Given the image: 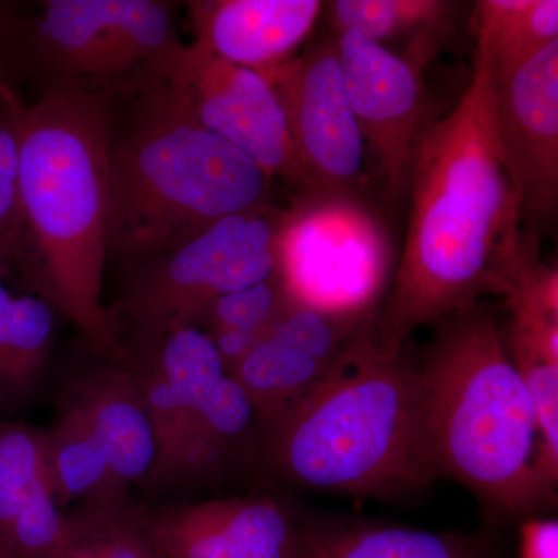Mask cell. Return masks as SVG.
I'll use <instances>...</instances> for the list:
<instances>
[{
  "label": "cell",
  "instance_id": "cell-21",
  "mask_svg": "<svg viewBox=\"0 0 558 558\" xmlns=\"http://www.w3.org/2000/svg\"><path fill=\"white\" fill-rule=\"evenodd\" d=\"M332 17L339 32H355L374 43L409 38L405 60L422 70L446 43L457 3L439 0H337Z\"/></svg>",
  "mask_w": 558,
  "mask_h": 558
},
{
  "label": "cell",
  "instance_id": "cell-20",
  "mask_svg": "<svg viewBox=\"0 0 558 558\" xmlns=\"http://www.w3.org/2000/svg\"><path fill=\"white\" fill-rule=\"evenodd\" d=\"M44 435L51 490L64 512L72 505L130 497L120 494L100 440L69 399Z\"/></svg>",
  "mask_w": 558,
  "mask_h": 558
},
{
  "label": "cell",
  "instance_id": "cell-6",
  "mask_svg": "<svg viewBox=\"0 0 558 558\" xmlns=\"http://www.w3.org/2000/svg\"><path fill=\"white\" fill-rule=\"evenodd\" d=\"M175 3L163 0H47L20 13L0 3V51L11 86L40 94L116 97L163 80L180 49Z\"/></svg>",
  "mask_w": 558,
  "mask_h": 558
},
{
  "label": "cell",
  "instance_id": "cell-13",
  "mask_svg": "<svg viewBox=\"0 0 558 558\" xmlns=\"http://www.w3.org/2000/svg\"><path fill=\"white\" fill-rule=\"evenodd\" d=\"M336 43L365 148L389 196H399L424 135V70L355 32H340Z\"/></svg>",
  "mask_w": 558,
  "mask_h": 558
},
{
  "label": "cell",
  "instance_id": "cell-32",
  "mask_svg": "<svg viewBox=\"0 0 558 558\" xmlns=\"http://www.w3.org/2000/svg\"><path fill=\"white\" fill-rule=\"evenodd\" d=\"M0 558H17L9 535L0 529Z\"/></svg>",
  "mask_w": 558,
  "mask_h": 558
},
{
  "label": "cell",
  "instance_id": "cell-1",
  "mask_svg": "<svg viewBox=\"0 0 558 558\" xmlns=\"http://www.w3.org/2000/svg\"><path fill=\"white\" fill-rule=\"evenodd\" d=\"M409 234L387 306L369 325L395 354L414 330L502 295V269L520 240V205L495 137L492 78L475 54L457 108L424 132L414 154Z\"/></svg>",
  "mask_w": 558,
  "mask_h": 558
},
{
  "label": "cell",
  "instance_id": "cell-17",
  "mask_svg": "<svg viewBox=\"0 0 558 558\" xmlns=\"http://www.w3.org/2000/svg\"><path fill=\"white\" fill-rule=\"evenodd\" d=\"M260 447L263 432L255 405L240 381L227 373L194 418L161 494L215 483Z\"/></svg>",
  "mask_w": 558,
  "mask_h": 558
},
{
  "label": "cell",
  "instance_id": "cell-9",
  "mask_svg": "<svg viewBox=\"0 0 558 558\" xmlns=\"http://www.w3.org/2000/svg\"><path fill=\"white\" fill-rule=\"evenodd\" d=\"M165 81L204 130L241 150L271 179L311 193L284 112L263 73L222 60L194 40L175 51Z\"/></svg>",
  "mask_w": 558,
  "mask_h": 558
},
{
  "label": "cell",
  "instance_id": "cell-7",
  "mask_svg": "<svg viewBox=\"0 0 558 558\" xmlns=\"http://www.w3.org/2000/svg\"><path fill=\"white\" fill-rule=\"evenodd\" d=\"M284 215L271 204L245 209L120 267L109 310L123 337L196 326L213 301L275 277Z\"/></svg>",
  "mask_w": 558,
  "mask_h": 558
},
{
  "label": "cell",
  "instance_id": "cell-2",
  "mask_svg": "<svg viewBox=\"0 0 558 558\" xmlns=\"http://www.w3.org/2000/svg\"><path fill=\"white\" fill-rule=\"evenodd\" d=\"M9 108L20 138L22 244L17 271L100 357L123 333L102 299L108 267V106L53 90Z\"/></svg>",
  "mask_w": 558,
  "mask_h": 558
},
{
  "label": "cell",
  "instance_id": "cell-25",
  "mask_svg": "<svg viewBox=\"0 0 558 558\" xmlns=\"http://www.w3.org/2000/svg\"><path fill=\"white\" fill-rule=\"evenodd\" d=\"M51 488L44 429L24 422L0 424V529L11 524L40 492Z\"/></svg>",
  "mask_w": 558,
  "mask_h": 558
},
{
  "label": "cell",
  "instance_id": "cell-11",
  "mask_svg": "<svg viewBox=\"0 0 558 558\" xmlns=\"http://www.w3.org/2000/svg\"><path fill=\"white\" fill-rule=\"evenodd\" d=\"M119 355L137 385L157 440L156 468L145 488L161 492L194 418L227 369L197 326L123 337Z\"/></svg>",
  "mask_w": 558,
  "mask_h": 558
},
{
  "label": "cell",
  "instance_id": "cell-15",
  "mask_svg": "<svg viewBox=\"0 0 558 558\" xmlns=\"http://www.w3.org/2000/svg\"><path fill=\"white\" fill-rule=\"evenodd\" d=\"M318 0H194L197 43L222 60L267 72L290 60L322 11Z\"/></svg>",
  "mask_w": 558,
  "mask_h": 558
},
{
  "label": "cell",
  "instance_id": "cell-10",
  "mask_svg": "<svg viewBox=\"0 0 558 558\" xmlns=\"http://www.w3.org/2000/svg\"><path fill=\"white\" fill-rule=\"evenodd\" d=\"M284 112L311 193L354 196L365 171V142L349 100L336 40L263 73ZM310 193V194H311Z\"/></svg>",
  "mask_w": 558,
  "mask_h": 558
},
{
  "label": "cell",
  "instance_id": "cell-3",
  "mask_svg": "<svg viewBox=\"0 0 558 558\" xmlns=\"http://www.w3.org/2000/svg\"><path fill=\"white\" fill-rule=\"evenodd\" d=\"M366 329L307 398L263 432L260 454L290 484L395 498L440 478L418 363L405 348L377 351Z\"/></svg>",
  "mask_w": 558,
  "mask_h": 558
},
{
  "label": "cell",
  "instance_id": "cell-28",
  "mask_svg": "<svg viewBox=\"0 0 558 558\" xmlns=\"http://www.w3.org/2000/svg\"><path fill=\"white\" fill-rule=\"evenodd\" d=\"M10 98L0 102V240L13 250L17 269L22 244L21 159L16 124L9 108Z\"/></svg>",
  "mask_w": 558,
  "mask_h": 558
},
{
  "label": "cell",
  "instance_id": "cell-4",
  "mask_svg": "<svg viewBox=\"0 0 558 558\" xmlns=\"http://www.w3.org/2000/svg\"><path fill=\"white\" fill-rule=\"evenodd\" d=\"M108 106V263L170 247L216 220L270 204L274 179L191 119L160 80Z\"/></svg>",
  "mask_w": 558,
  "mask_h": 558
},
{
  "label": "cell",
  "instance_id": "cell-5",
  "mask_svg": "<svg viewBox=\"0 0 558 558\" xmlns=\"http://www.w3.org/2000/svg\"><path fill=\"white\" fill-rule=\"evenodd\" d=\"M435 326L418 369L439 475L502 519L543 509L556 484L543 468L531 396L495 315L475 304Z\"/></svg>",
  "mask_w": 558,
  "mask_h": 558
},
{
  "label": "cell",
  "instance_id": "cell-31",
  "mask_svg": "<svg viewBox=\"0 0 558 558\" xmlns=\"http://www.w3.org/2000/svg\"><path fill=\"white\" fill-rule=\"evenodd\" d=\"M11 94H16V90L11 86L9 76H7L5 65H3L2 60V51H0V102L5 101Z\"/></svg>",
  "mask_w": 558,
  "mask_h": 558
},
{
  "label": "cell",
  "instance_id": "cell-19",
  "mask_svg": "<svg viewBox=\"0 0 558 558\" xmlns=\"http://www.w3.org/2000/svg\"><path fill=\"white\" fill-rule=\"evenodd\" d=\"M0 275V407L36 395L53 354L57 315L38 295H14Z\"/></svg>",
  "mask_w": 558,
  "mask_h": 558
},
{
  "label": "cell",
  "instance_id": "cell-27",
  "mask_svg": "<svg viewBox=\"0 0 558 558\" xmlns=\"http://www.w3.org/2000/svg\"><path fill=\"white\" fill-rule=\"evenodd\" d=\"M290 306L278 275L250 288L234 290L213 301L197 322L207 336L219 332H250L269 337L271 326Z\"/></svg>",
  "mask_w": 558,
  "mask_h": 558
},
{
  "label": "cell",
  "instance_id": "cell-8",
  "mask_svg": "<svg viewBox=\"0 0 558 558\" xmlns=\"http://www.w3.org/2000/svg\"><path fill=\"white\" fill-rule=\"evenodd\" d=\"M388 266L387 234L354 196L304 194L286 211L277 275L290 304L365 323Z\"/></svg>",
  "mask_w": 558,
  "mask_h": 558
},
{
  "label": "cell",
  "instance_id": "cell-24",
  "mask_svg": "<svg viewBox=\"0 0 558 558\" xmlns=\"http://www.w3.org/2000/svg\"><path fill=\"white\" fill-rule=\"evenodd\" d=\"M51 558H160L131 497L87 502L65 512V534Z\"/></svg>",
  "mask_w": 558,
  "mask_h": 558
},
{
  "label": "cell",
  "instance_id": "cell-12",
  "mask_svg": "<svg viewBox=\"0 0 558 558\" xmlns=\"http://www.w3.org/2000/svg\"><path fill=\"white\" fill-rule=\"evenodd\" d=\"M492 108L520 218L550 222L558 207V39L509 75L492 80Z\"/></svg>",
  "mask_w": 558,
  "mask_h": 558
},
{
  "label": "cell",
  "instance_id": "cell-22",
  "mask_svg": "<svg viewBox=\"0 0 558 558\" xmlns=\"http://www.w3.org/2000/svg\"><path fill=\"white\" fill-rule=\"evenodd\" d=\"M476 54L492 80L502 78L558 39L557 0H481L475 9Z\"/></svg>",
  "mask_w": 558,
  "mask_h": 558
},
{
  "label": "cell",
  "instance_id": "cell-26",
  "mask_svg": "<svg viewBox=\"0 0 558 558\" xmlns=\"http://www.w3.org/2000/svg\"><path fill=\"white\" fill-rule=\"evenodd\" d=\"M363 322L290 304L271 326L269 337L333 368L351 341L362 332Z\"/></svg>",
  "mask_w": 558,
  "mask_h": 558
},
{
  "label": "cell",
  "instance_id": "cell-30",
  "mask_svg": "<svg viewBox=\"0 0 558 558\" xmlns=\"http://www.w3.org/2000/svg\"><path fill=\"white\" fill-rule=\"evenodd\" d=\"M16 270V259H14L13 250L0 240V275L10 277Z\"/></svg>",
  "mask_w": 558,
  "mask_h": 558
},
{
  "label": "cell",
  "instance_id": "cell-16",
  "mask_svg": "<svg viewBox=\"0 0 558 558\" xmlns=\"http://www.w3.org/2000/svg\"><path fill=\"white\" fill-rule=\"evenodd\" d=\"M101 362L73 379L69 399L86 418L108 454L113 483L121 495L145 488L157 461L153 422L132 374L120 355Z\"/></svg>",
  "mask_w": 558,
  "mask_h": 558
},
{
  "label": "cell",
  "instance_id": "cell-23",
  "mask_svg": "<svg viewBox=\"0 0 558 558\" xmlns=\"http://www.w3.org/2000/svg\"><path fill=\"white\" fill-rule=\"evenodd\" d=\"M317 360L267 337L229 371L258 413L260 432L307 398L330 373Z\"/></svg>",
  "mask_w": 558,
  "mask_h": 558
},
{
  "label": "cell",
  "instance_id": "cell-14",
  "mask_svg": "<svg viewBox=\"0 0 558 558\" xmlns=\"http://www.w3.org/2000/svg\"><path fill=\"white\" fill-rule=\"evenodd\" d=\"M142 508L160 558H299L310 523L270 495Z\"/></svg>",
  "mask_w": 558,
  "mask_h": 558
},
{
  "label": "cell",
  "instance_id": "cell-18",
  "mask_svg": "<svg viewBox=\"0 0 558 558\" xmlns=\"http://www.w3.org/2000/svg\"><path fill=\"white\" fill-rule=\"evenodd\" d=\"M480 538L376 523H307L299 558H486Z\"/></svg>",
  "mask_w": 558,
  "mask_h": 558
},
{
  "label": "cell",
  "instance_id": "cell-29",
  "mask_svg": "<svg viewBox=\"0 0 558 558\" xmlns=\"http://www.w3.org/2000/svg\"><path fill=\"white\" fill-rule=\"evenodd\" d=\"M557 521H534L523 527V558H557Z\"/></svg>",
  "mask_w": 558,
  "mask_h": 558
}]
</instances>
